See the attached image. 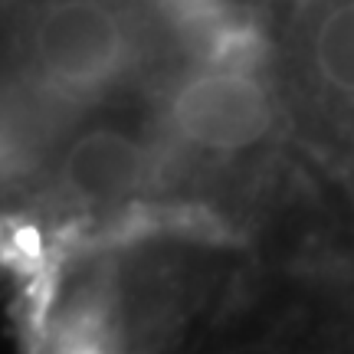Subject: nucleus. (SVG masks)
I'll list each match as a JSON object with an SVG mask.
<instances>
[{
    "instance_id": "nucleus-1",
    "label": "nucleus",
    "mask_w": 354,
    "mask_h": 354,
    "mask_svg": "<svg viewBox=\"0 0 354 354\" xmlns=\"http://www.w3.org/2000/svg\"><path fill=\"white\" fill-rule=\"evenodd\" d=\"M180 354H354L351 243L253 253L230 302Z\"/></svg>"
}]
</instances>
